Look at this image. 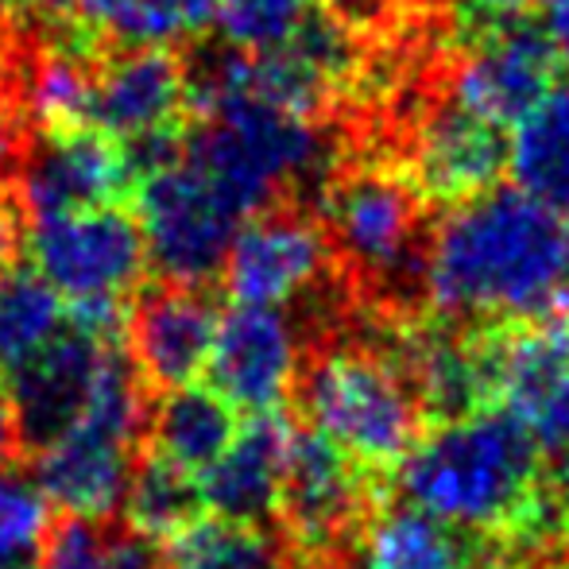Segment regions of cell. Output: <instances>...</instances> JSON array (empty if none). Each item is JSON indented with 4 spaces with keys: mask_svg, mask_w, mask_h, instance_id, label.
<instances>
[{
    "mask_svg": "<svg viewBox=\"0 0 569 569\" xmlns=\"http://www.w3.org/2000/svg\"><path fill=\"white\" fill-rule=\"evenodd\" d=\"M422 291L446 318L527 322L569 310V221L519 187L446 210L422 244Z\"/></svg>",
    "mask_w": 569,
    "mask_h": 569,
    "instance_id": "cell-1",
    "label": "cell"
},
{
    "mask_svg": "<svg viewBox=\"0 0 569 569\" xmlns=\"http://www.w3.org/2000/svg\"><path fill=\"white\" fill-rule=\"evenodd\" d=\"M399 469L407 503L480 539L535 542L562 511L542 453L500 407H472L419 435Z\"/></svg>",
    "mask_w": 569,
    "mask_h": 569,
    "instance_id": "cell-2",
    "label": "cell"
},
{
    "mask_svg": "<svg viewBox=\"0 0 569 569\" xmlns=\"http://www.w3.org/2000/svg\"><path fill=\"white\" fill-rule=\"evenodd\" d=\"M299 403L310 430L368 472L396 469L422 435V399L383 349L333 345L299 376Z\"/></svg>",
    "mask_w": 569,
    "mask_h": 569,
    "instance_id": "cell-3",
    "label": "cell"
},
{
    "mask_svg": "<svg viewBox=\"0 0 569 569\" xmlns=\"http://www.w3.org/2000/svg\"><path fill=\"white\" fill-rule=\"evenodd\" d=\"M28 252L36 271L70 299V318L101 338H120L132 295L148 271V240L120 202L51 213L31 221Z\"/></svg>",
    "mask_w": 569,
    "mask_h": 569,
    "instance_id": "cell-4",
    "label": "cell"
},
{
    "mask_svg": "<svg viewBox=\"0 0 569 569\" xmlns=\"http://www.w3.org/2000/svg\"><path fill=\"white\" fill-rule=\"evenodd\" d=\"M136 218L148 240V263L163 283L206 287L221 276L248 213L187 156L136 182Z\"/></svg>",
    "mask_w": 569,
    "mask_h": 569,
    "instance_id": "cell-5",
    "label": "cell"
},
{
    "mask_svg": "<svg viewBox=\"0 0 569 569\" xmlns=\"http://www.w3.org/2000/svg\"><path fill=\"white\" fill-rule=\"evenodd\" d=\"M488 338V407L523 427L542 461L569 469V310L492 322Z\"/></svg>",
    "mask_w": 569,
    "mask_h": 569,
    "instance_id": "cell-6",
    "label": "cell"
},
{
    "mask_svg": "<svg viewBox=\"0 0 569 569\" xmlns=\"http://www.w3.org/2000/svg\"><path fill=\"white\" fill-rule=\"evenodd\" d=\"M330 248L365 283H391L422 256V194L407 174L357 167L326 194Z\"/></svg>",
    "mask_w": 569,
    "mask_h": 569,
    "instance_id": "cell-7",
    "label": "cell"
},
{
    "mask_svg": "<svg viewBox=\"0 0 569 569\" xmlns=\"http://www.w3.org/2000/svg\"><path fill=\"white\" fill-rule=\"evenodd\" d=\"M368 477L352 457L326 442L315 430H295L291 450H287L283 492H279L276 519L283 523L287 547L299 555L330 558L345 539L360 531L368 519Z\"/></svg>",
    "mask_w": 569,
    "mask_h": 569,
    "instance_id": "cell-8",
    "label": "cell"
},
{
    "mask_svg": "<svg viewBox=\"0 0 569 569\" xmlns=\"http://www.w3.org/2000/svg\"><path fill=\"white\" fill-rule=\"evenodd\" d=\"M117 341L120 338H101L70 318L43 349L4 376L0 388L12 403L23 465L82 419L98 388L101 365Z\"/></svg>",
    "mask_w": 569,
    "mask_h": 569,
    "instance_id": "cell-9",
    "label": "cell"
},
{
    "mask_svg": "<svg viewBox=\"0 0 569 569\" xmlns=\"http://www.w3.org/2000/svg\"><path fill=\"white\" fill-rule=\"evenodd\" d=\"M555 74L558 54L539 23H527L519 16L492 20L457 59L450 74V106L496 128H511L550 90H558Z\"/></svg>",
    "mask_w": 569,
    "mask_h": 569,
    "instance_id": "cell-10",
    "label": "cell"
},
{
    "mask_svg": "<svg viewBox=\"0 0 569 569\" xmlns=\"http://www.w3.org/2000/svg\"><path fill=\"white\" fill-rule=\"evenodd\" d=\"M218 322L221 310L206 287L159 283L132 295L120 345L151 396H163L206 372Z\"/></svg>",
    "mask_w": 569,
    "mask_h": 569,
    "instance_id": "cell-11",
    "label": "cell"
},
{
    "mask_svg": "<svg viewBox=\"0 0 569 569\" xmlns=\"http://www.w3.org/2000/svg\"><path fill=\"white\" fill-rule=\"evenodd\" d=\"M330 237L291 210H263L240 226L221 283L237 307H279L310 295L330 268Z\"/></svg>",
    "mask_w": 569,
    "mask_h": 569,
    "instance_id": "cell-12",
    "label": "cell"
},
{
    "mask_svg": "<svg viewBox=\"0 0 569 569\" xmlns=\"http://www.w3.org/2000/svg\"><path fill=\"white\" fill-rule=\"evenodd\" d=\"M132 182L136 174L124 143L90 124H78L62 132H43V140L31 143L16 174V194H20L28 221H36L51 213L120 202V194L132 190Z\"/></svg>",
    "mask_w": 569,
    "mask_h": 569,
    "instance_id": "cell-13",
    "label": "cell"
},
{
    "mask_svg": "<svg viewBox=\"0 0 569 569\" xmlns=\"http://www.w3.org/2000/svg\"><path fill=\"white\" fill-rule=\"evenodd\" d=\"M210 388L237 411L268 415L287 403L302 376V341L279 307H237L221 315L210 352Z\"/></svg>",
    "mask_w": 569,
    "mask_h": 569,
    "instance_id": "cell-14",
    "label": "cell"
},
{
    "mask_svg": "<svg viewBox=\"0 0 569 569\" xmlns=\"http://www.w3.org/2000/svg\"><path fill=\"white\" fill-rule=\"evenodd\" d=\"M190 109V74L167 47H128L98 59L86 124L120 143L179 132Z\"/></svg>",
    "mask_w": 569,
    "mask_h": 569,
    "instance_id": "cell-15",
    "label": "cell"
},
{
    "mask_svg": "<svg viewBox=\"0 0 569 569\" xmlns=\"http://www.w3.org/2000/svg\"><path fill=\"white\" fill-rule=\"evenodd\" d=\"M503 171H508L503 128L465 113V109H438L415 132L411 182L422 198L457 206L465 198L492 190Z\"/></svg>",
    "mask_w": 569,
    "mask_h": 569,
    "instance_id": "cell-16",
    "label": "cell"
},
{
    "mask_svg": "<svg viewBox=\"0 0 569 569\" xmlns=\"http://www.w3.org/2000/svg\"><path fill=\"white\" fill-rule=\"evenodd\" d=\"M291 438L295 427L279 411L252 415L237 430L229 450L198 477L206 508L218 519H232V523L268 527L279 511Z\"/></svg>",
    "mask_w": 569,
    "mask_h": 569,
    "instance_id": "cell-17",
    "label": "cell"
},
{
    "mask_svg": "<svg viewBox=\"0 0 569 569\" xmlns=\"http://www.w3.org/2000/svg\"><path fill=\"white\" fill-rule=\"evenodd\" d=\"M480 535L461 531L415 503H388L368 511L357 531L360 569H488L492 555Z\"/></svg>",
    "mask_w": 569,
    "mask_h": 569,
    "instance_id": "cell-18",
    "label": "cell"
},
{
    "mask_svg": "<svg viewBox=\"0 0 569 569\" xmlns=\"http://www.w3.org/2000/svg\"><path fill=\"white\" fill-rule=\"evenodd\" d=\"M16 106H20L28 128L39 132H62L78 128L90 117L93 93V54L90 39L54 36L43 43H31L23 59L16 62Z\"/></svg>",
    "mask_w": 569,
    "mask_h": 569,
    "instance_id": "cell-19",
    "label": "cell"
},
{
    "mask_svg": "<svg viewBox=\"0 0 569 569\" xmlns=\"http://www.w3.org/2000/svg\"><path fill=\"white\" fill-rule=\"evenodd\" d=\"M237 407L213 388H174L151 399L143 450L202 477L237 438Z\"/></svg>",
    "mask_w": 569,
    "mask_h": 569,
    "instance_id": "cell-20",
    "label": "cell"
},
{
    "mask_svg": "<svg viewBox=\"0 0 569 569\" xmlns=\"http://www.w3.org/2000/svg\"><path fill=\"white\" fill-rule=\"evenodd\" d=\"M508 171L527 198L569 221V90H550L511 124Z\"/></svg>",
    "mask_w": 569,
    "mask_h": 569,
    "instance_id": "cell-21",
    "label": "cell"
},
{
    "mask_svg": "<svg viewBox=\"0 0 569 569\" xmlns=\"http://www.w3.org/2000/svg\"><path fill=\"white\" fill-rule=\"evenodd\" d=\"M206 511L202 488L198 477L179 465L163 461V457L140 450L128 477L124 500H120V523L128 531L143 535L151 542L174 539L179 531H187L190 523H198Z\"/></svg>",
    "mask_w": 569,
    "mask_h": 569,
    "instance_id": "cell-22",
    "label": "cell"
},
{
    "mask_svg": "<svg viewBox=\"0 0 569 569\" xmlns=\"http://www.w3.org/2000/svg\"><path fill=\"white\" fill-rule=\"evenodd\" d=\"M163 569H291V547L260 523L198 519L167 539Z\"/></svg>",
    "mask_w": 569,
    "mask_h": 569,
    "instance_id": "cell-23",
    "label": "cell"
},
{
    "mask_svg": "<svg viewBox=\"0 0 569 569\" xmlns=\"http://www.w3.org/2000/svg\"><path fill=\"white\" fill-rule=\"evenodd\" d=\"M62 295L36 268L0 276V383L62 330Z\"/></svg>",
    "mask_w": 569,
    "mask_h": 569,
    "instance_id": "cell-24",
    "label": "cell"
},
{
    "mask_svg": "<svg viewBox=\"0 0 569 569\" xmlns=\"http://www.w3.org/2000/svg\"><path fill=\"white\" fill-rule=\"evenodd\" d=\"M322 16V0H213V28L244 54L279 51Z\"/></svg>",
    "mask_w": 569,
    "mask_h": 569,
    "instance_id": "cell-25",
    "label": "cell"
},
{
    "mask_svg": "<svg viewBox=\"0 0 569 569\" xmlns=\"http://www.w3.org/2000/svg\"><path fill=\"white\" fill-rule=\"evenodd\" d=\"M213 23V0H120L101 36L124 47H171Z\"/></svg>",
    "mask_w": 569,
    "mask_h": 569,
    "instance_id": "cell-26",
    "label": "cell"
},
{
    "mask_svg": "<svg viewBox=\"0 0 569 569\" xmlns=\"http://www.w3.org/2000/svg\"><path fill=\"white\" fill-rule=\"evenodd\" d=\"M23 465L0 469V555H39L51 531V500Z\"/></svg>",
    "mask_w": 569,
    "mask_h": 569,
    "instance_id": "cell-27",
    "label": "cell"
},
{
    "mask_svg": "<svg viewBox=\"0 0 569 569\" xmlns=\"http://www.w3.org/2000/svg\"><path fill=\"white\" fill-rule=\"evenodd\" d=\"M109 523L101 519H82L59 511L47 531V542L39 550V569H106L109 555Z\"/></svg>",
    "mask_w": 569,
    "mask_h": 569,
    "instance_id": "cell-28",
    "label": "cell"
},
{
    "mask_svg": "<svg viewBox=\"0 0 569 569\" xmlns=\"http://www.w3.org/2000/svg\"><path fill=\"white\" fill-rule=\"evenodd\" d=\"M31 148V128L23 120L20 106L12 101V93L0 90V190L16 187L20 163Z\"/></svg>",
    "mask_w": 569,
    "mask_h": 569,
    "instance_id": "cell-29",
    "label": "cell"
},
{
    "mask_svg": "<svg viewBox=\"0 0 569 569\" xmlns=\"http://www.w3.org/2000/svg\"><path fill=\"white\" fill-rule=\"evenodd\" d=\"M106 569H163V550L143 535L128 531L120 519L109 527V555Z\"/></svg>",
    "mask_w": 569,
    "mask_h": 569,
    "instance_id": "cell-30",
    "label": "cell"
},
{
    "mask_svg": "<svg viewBox=\"0 0 569 569\" xmlns=\"http://www.w3.org/2000/svg\"><path fill=\"white\" fill-rule=\"evenodd\" d=\"M23 202L16 194V187L0 190V276L16 268V252H20V240H23Z\"/></svg>",
    "mask_w": 569,
    "mask_h": 569,
    "instance_id": "cell-31",
    "label": "cell"
},
{
    "mask_svg": "<svg viewBox=\"0 0 569 569\" xmlns=\"http://www.w3.org/2000/svg\"><path fill=\"white\" fill-rule=\"evenodd\" d=\"M539 4V28L555 47L558 62L569 67V0H535Z\"/></svg>",
    "mask_w": 569,
    "mask_h": 569,
    "instance_id": "cell-32",
    "label": "cell"
},
{
    "mask_svg": "<svg viewBox=\"0 0 569 569\" xmlns=\"http://www.w3.org/2000/svg\"><path fill=\"white\" fill-rule=\"evenodd\" d=\"M8 465H23V446H20V430H16L12 403H8L4 388H0V469H8Z\"/></svg>",
    "mask_w": 569,
    "mask_h": 569,
    "instance_id": "cell-33",
    "label": "cell"
},
{
    "mask_svg": "<svg viewBox=\"0 0 569 569\" xmlns=\"http://www.w3.org/2000/svg\"><path fill=\"white\" fill-rule=\"evenodd\" d=\"M0 569H39V555H0Z\"/></svg>",
    "mask_w": 569,
    "mask_h": 569,
    "instance_id": "cell-34",
    "label": "cell"
},
{
    "mask_svg": "<svg viewBox=\"0 0 569 569\" xmlns=\"http://www.w3.org/2000/svg\"><path fill=\"white\" fill-rule=\"evenodd\" d=\"M4 4H8V0H4ZM23 4H36L39 12H67L74 0H23Z\"/></svg>",
    "mask_w": 569,
    "mask_h": 569,
    "instance_id": "cell-35",
    "label": "cell"
},
{
    "mask_svg": "<svg viewBox=\"0 0 569 569\" xmlns=\"http://www.w3.org/2000/svg\"><path fill=\"white\" fill-rule=\"evenodd\" d=\"M4 0H0V62H4Z\"/></svg>",
    "mask_w": 569,
    "mask_h": 569,
    "instance_id": "cell-36",
    "label": "cell"
}]
</instances>
